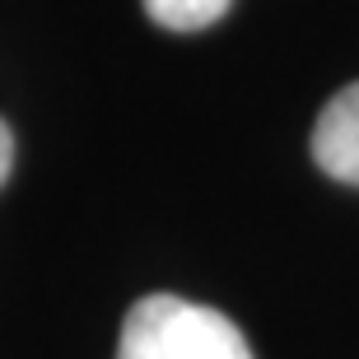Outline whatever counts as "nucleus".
Returning <instances> with one entry per match:
<instances>
[{"label": "nucleus", "mask_w": 359, "mask_h": 359, "mask_svg": "<svg viewBox=\"0 0 359 359\" xmlns=\"http://www.w3.org/2000/svg\"><path fill=\"white\" fill-rule=\"evenodd\" d=\"M10 168H14V131L0 121V187L10 182Z\"/></svg>", "instance_id": "nucleus-4"}, {"label": "nucleus", "mask_w": 359, "mask_h": 359, "mask_svg": "<svg viewBox=\"0 0 359 359\" xmlns=\"http://www.w3.org/2000/svg\"><path fill=\"white\" fill-rule=\"evenodd\" d=\"M233 0H145V14L168 33H201L219 24Z\"/></svg>", "instance_id": "nucleus-3"}, {"label": "nucleus", "mask_w": 359, "mask_h": 359, "mask_svg": "<svg viewBox=\"0 0 359 359\" xmlns=\"http://www.w3.org/2000/svg\"><path fill=\"white\" fill-rule=\"evenodd\" d=\"M313 159L327 177L359 187V80L346 84L322 107L318 126H313Z\"/></svg>", "instance_id": "nucleus-2"}, {"label": "nucleus", "mask_w": 359, "mask_h": 359, "mask_svg": "<svg viewBox=\"0 0 359 359\" xmlns=\"http://www.w3.org/2000/svg\"><path fill=\"white\" fill-rule=\"evenodd\" d=\"M117 359H252V346L219 308L149 294L121 322Z\"/></svg>", "instance_id": "nucleus-1"}]
</instances>
